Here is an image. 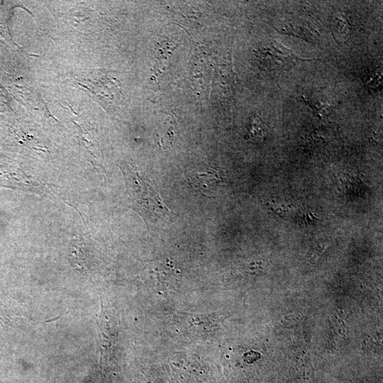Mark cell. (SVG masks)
I'll return each instance as SVG.
<instances>
[{
  "instance_id": "obj_1",
  "label": "cell",
  "mask_w": 383,
  "mask_h": 383,
  "mask_svg": "<svg viewBox=\"0 0 383 383\" xmlns=\"http://www.w3.org/2000/svg\"><path fill=\"white\" fill-rule=\"evenodd\" d=\"M126 187L134 209L152 222L170 218L171 212L158 193L141 173L131 169L124 171Z\"/></svg>"
},
{
  "instance_id": "obj_2",
  "label": "cell",
  "mask_w": 383,
  "mask_h": 383,
  "mask_svg": "<svg viewBox=\"0 0 383 383\" xmlns=\"http://www.w3.org/2000/svg\"><path fill=\"white\" fill-rule=\"evenodd\" d=\"M253 57L265 70H279L300 60L291 50L275 41H271L253 50Z\"/></svg>"
},
{
  "instance_id": "obj_3",
  "label": "cell",
  "mask_w": 383,
  "mask_h": 383,
  "mask_svg": "<svg viewBox=\"0 0 383 383\" xmlns=\"http://www.w3.org/2000/svg\"><path fill=\"white\" fill-rule=\"evenodd\" d=\"M188 182L193 189L210 196L225 182V178L221 170L206 167L201 171L192 173L188 178Z\"/></svg>"
},
{
  "instance_id": "obj_4",
  "label": "cell",
  "mask_w": 383,
  "mask_h": 383,
  "mask_svg": "<svg viewBox=\"0 0 383 383\" xmlns=\"http://www.w3.org/2000/svg\"><path fill=\"white\" fill-rule=\"evenodd\" d=\"M249 136L255 140H260L265 136L263 123L259 116H255L250 123Z\"/></svg>"
},
{
  "instance_id": "obj_5",
  "label": "cell",
  "mask_w": 383,
  "mask_h": 383,
  "mask_svg": "<svg viewBox=\"0 0 383 383\" xmlns=\"http://www.w3.org/2000/svg\"><path fill=\"white\" fill-rule=\"evenodd\" d=\"M9 322V320L2 306L0 304V324L2 326L7 325Z\"/></svg>"
}]
</instances>
